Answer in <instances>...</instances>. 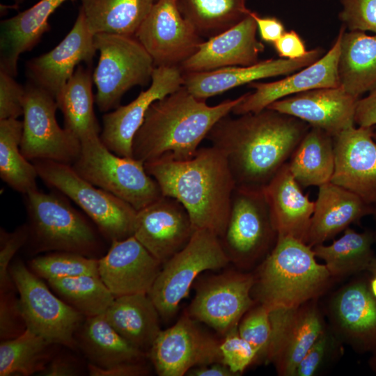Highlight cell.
<instances>
[{"label": "cell", "instance_id": "d6a6232c", "mask_svg": "<svg viewBox=\"0 0 376 376\" xmlns=\"http://www.w3.org/2000/svg\"><path fill=\"white\" fill-rule=\"evenodd\" d=\"M88 30L93 34L135 36L155 0H81Z\"/></svg>", "mask_w": 376, "mask_h": 376}, {"label": "cell", "instance_id": "8d00e7d4", "mask_svg": "<svg viewBox=\"0 0 376 376\" xmlns=\"http://www.w3.org/2000/svg\"><path fill=\"white\" fill-rule=\"evenodd\" d=\"M247 0H175L185 19L201 38H210L237 24L251 10Z\"/></svg>", "mask_w": 376, "mask_h": 376}, {"label": "cell", "instance_id": "5b68a950", "mask_svg": "<svg viewBox=\"0 0 376 376\" xmlns=\"http://www.w3.org/2000/svg\"><path fill=\"white\" fill-rule=\"evenodd\" d=\"M24 196L29 219L28 241L35 253L65 251L97 258L104 237L65 195L55 189L45 193L37 189Z\"/></svg>", "mask_w": 376, "mask_h": 376}, {"label": "cell", "instance_id": "6125c7cd", "mask_svg": "<svg viewBox=\"0 0 376 376\" xmlns=\"http://www.w3.org/2000/svg\"><path fill=\"white\" fill-rule=\"evenodd\" d=\"M373 139L376 141V125L373 126Z\"/></svg>", "mask_w": 376, "mask_h": 376}, {"label": "cell", "instance_id": "ac0fdd59", "mask_svg": "<svg viewBox=\"0 0 376 376\" xmlns=\"http://www.w3.org/2000/svg\"><path fill=\"white\" fill-rule=\"evenodd\" d=\"M94 35L88 30L79 9L65 37L51 51L28 61L29 82L46 91L56 101L81 62L90 64L96 53Z\"/></svg>", "mask_w": 376, "mask_h": 376}, {"label": "cell", "instance_id": "6da1fadb", "mask_svg": "<svg viewBox=\"0 0 376 376\" xmlns=\"http://www.w3.org/2000/svg\"><path fill=\"white\" fill-rule=\"evenodd\" d=\"M310 125L269 108L221 118L206 136L223 152L237 187L263 190L306 134Z\"/></svg>", "mask_w": 376, "mask_h": 376}, {"label": "cell", "instance_id": "7dc6e473", "mask_svg": "<svg viewBox=\"0 0 376 376\" xmlns=\"http://www.w3.org/2000/svg\"><path fill=\"white\" fill-rule=\"evenodd\" d=\"M25 86L0 70V120L17 118L24 113Z\"/></svg>", "mask_w": 376, "mask_h": 376}, {"label": "cell", "instance_id": "f907efd6", "mask_svg": "<svg viewBox=\"0 0 376 376\" xmlns=\"http://www.w3.org/2000/svg\"><path fill=\"white\" fill-rule=\"evenodd\" d=\"M87 369L91 376H143L150 373L144 361L124 363L108 368H100L88 363Z\"/></svg>", "mask_w": 376, "mask_h": 376}, {"label": "cell", "instance_id": "277c9868", "mask_svg": "<svg viewBox=\"0 0 376 376\" xmlns=\"http://www.w3.org/2000/svg\"><path fill=\"white\" fill-rule=\"evenodd\" d=\"M313 248L288 236H278L260 263L251 295L270 311L297 307L322 295L333 282L325 265L318 263Z\"/></svg>", "mask_w": 376, "mask_h": 376}, {"label": "cell", "instance_id": "603a6c76", "mask_svg": "<svg viewBox=\"0 0 376 376\" xmlns=\"http://www.w3.org/2000/svg\"><path fill=\"white\" fill-rule=\"evenodd\" d=\"M162 267L134 235L113 241L98 258L99 276L114 297L148 294Z\"/></svg>", "mask_w": 376, "mask_h": 376}, {"label": "cell", "instance_id": "7c38bea8", "mask_svg": "<svg viewBox=\"0 0 376 376\" xmlns=\"http://www.w3.org/2000/svg\"><path fill=\"white\" fill-rule=\"evenodd\" d=\"M23 107L22 155L29 161L48 159L72 165L79 155L81 142L57 123L56 100L28 81Z\"/></svg>", "mask_w": 376, "mask_h": 376}, {"label": "cell", "instance_id": "f546056e", "mask_svg": "<svg viewBox=\"0 0 376 376\" xmlns=\"http://www.w3.org/2000/svg\"><path fill=\"white\" fill-rule=\"evenodd\" d=\"M104 315L123 338L145 352L162 330L159 313L148 294L115 297Z\"/></svg>", "mask_w": 376, "mask_h": 376}, {"label": "cell", "instance_id": "ffe728a7", "mask_svg": "<svg viewBox=\"0 0 376 376\" xmlns=\"http://www.w3.org/2000/svg\"><path fill=\"white\" fill-rule=\"evenodd\" d=\"M373 127L352 126L334 136L335 166L331 182L376 204V141Z\"/></svg>", "mask_w": 376, "mask_h": 376}, {"label": "cell", "instance_id": "9a60e30c", "mask_svg": "<svg viewBox=\"0 0 376 376\" xmlns=\"http://www.w3.org/2000/svg\"><path fill=\"white\" fill-rule=\"evenodd\" d=\"M155 67H180L203 42L175 0H157L135 34Z\"/></svg>", "mask_w": 376, "mask_h": 376}, {"label": "cell", "instance_id": "d6986e66", "mask_svg": "<svg viewBox=\"0 0 376 376\" xmlns=\"http://www.w3.org/2000/svg\"><path fill=\"white\" fill-rule=\"evenodd\" d=\"M194 231L185 206L162 195L137 211L134 236L163 265L188 244Z\"/></svg>", "mask_w": 376, "mask_h": 376}, {"label": "cell", "instance_id": "d4e9b609", "mask_svg": "<svg viewBox=\"0 0 376 376\" xmlns=\"http://www.w3.org/2000/svg\"><path fill=\"white\" fill-rule=\"evenodd\" d=\"M322 49L309 50L298 59L270 58L248 66H230L206 72L182 73V86L201 100L260 79L295 72L320 58Z\"/></svg>", "mask_w": 376, "mask_h": 376}, {"label": "cell", "instance_id": "cb8c5ba5", "mask_svg": "<svg viewBox=\"0 0 376 376\" xmlns=\"http://www.w3.org/2000/svg\"><path fill=\"white\" fill-rule=\"evenodd\" d=\"M359 99L339 86L297 93L275 101L267 108L300 119L334 137L354 125Z\"/></svg>", "mask_w": 376, "mask_h": 376}, {"label": "cell", "instance_id": "ba28073f", "mask_svg": "<svg viewBox=\"0 0 376 376\" xmlns=\"http://www.w3.org/2000/svg\"><path fill=\"white\" fill-rule=\"evenodd\" d=\"M100 58L93 74L97 91L95 102L102 112L120 106L123 95L135 86L152 80V58L136 38L109 33L94 35Z\"/></svg>", "mask_w": 376, "mask_h": 376}, {"label": "cell", "instance_id": "94428289", "mask_svg": "<svg viewBox=\"0 0 376 376\" xmlns=\"http://www.w3.org/2000/svg\"><path fill=\"white\" fill-rule=\"evenodd\" d=\"M14 3L17 6L19 5L20 3H22L24 0H12Z\"/></svg>", "mask_w": 376, "mask_h": 376}, {"label": "cell", "instance_id": "8992f818", "mask_svg": "<svg viewBox=\"0 0 376 376\" xmlns=\"http://www.w3.org/2000/svg\"><path fill=\"white\" fill-rule=\"evenodd\" d=\"M38 177L76 203L110 243L134 235L137 210L82 178L71 165L48 159L31 161Z\"/></svg>", "mask_w": 376, "mask_h": 376}, {"label": "cell", "instance_id": "7402d4cb", "mask_svg": "<svg viewBox=\"0 0 376 376\" xmlns=\"http://www.w3.org/2000/svg\"><path fill=\"white\" fill-rule=\"evenodd\" d=\"M345 28L341 26L330 49L313 63L272 82L253 81L249 86L253 93H246L244 99L232 110L235 115L260 111L269 104L284 97L321 88L340 86L338 63L341 38Z\"/></svg>", "mask_w": 376, "mask_h": 376}, {"label": "cell", "instance_id": "681fc988", "mask_svg": "<svg viewBox=\"0 0 376 376\" xmlns=\"http://www.w3.org/2000/svg\"><path fill=\"white\" fill-rule=\"evenodd\" d=\"M273 44L279 56L283 58H301L308 52L306 50L304 42L294 30L285 31Z\"/></svg>", "mask_w": 376, "mask_h": 376}, {"label": "cell", "instance_id": "bcb514c9", "mask_svg": "<svg viewBox=\"0 0 376 376\" xmlns=\"http://www.w3.org/2000/svg\"><path fill=\"white\" fill-rule=\"evenodd\" d=\"M9 290L0 292V340L15 338L27 329L19 299Z\"/></svg>", "mask_w": 376, "mask_h": 376}, {"label": "cell", "instance_id": "7a4b0ae2", "mask_svg": "<svg viewBox=\"0 0 376 376\" xmlns=\"http://www.w3.org/2000/svg\"><path fill=\"white\" fill-rule=\"evenodd\" d=\"M163 196L180 201L195 230H208L219 238L226 231L236 187L224 155L217 148H199L191 158H160L144 163Z\"/></svg>", "mask_w": 376, "mask_h": 376}, {"label": "cell", "instance_id": "4fadbf2b", "mask_svg": "<svg viewBox=\"0 0 376 376\" xmlns=\"http://www.w3.org/2000/svg\"><path fill=\"white\" fill-rule=\"evenodd\" d=\"M254 274L235 270L212 275L199 283L187 313L222 336L237 328L244 315L256 304L251 290Z\"/></svg>", "mask_w": 376, "mask_h": 376}, {"label": "cell", "instance_id": "b9f144b4", "mask_svg": "<svg viewBox=\"0 0 376 376\" xmlns=\"http://www.w3.org/2000/svg\"><path fill=\"white\" fill-rule=\"evenodd\" d=\"M237 330L240 336L258 351V358H265L272 334L270 311L262 304H255L242 318Z\"/></svg>", "mask_w": 376, "mask_h": 376}, {"label": "cell", "instance_id": "9f6ffc18", "mask_svg": "<svg viewBox=\"0 0 376 376\" xmlns=\"http://www.w3.org/2000/svg\"><path fill=\"white\" fill-rule=\"evenodd\" d=\"M370 288L374 296L376 297V275H373L370 279Z\"/></svg>", "mask_w": 376, "mask_h": 376}, {"label": "cell", "instance_id": "c3c4849f", "mask_svg": "<svg viewBox=\"0 0 376 376\" xmlns=\"http://www.w3.org/2000/svg\"><path fill=\"white\" fill-rule=\"evenodd\" d=\"M331 344V337L324 329L318 337L297 367L295 376H313L324 362Z\"/></svg>", "mask_w": 376, "mask_h": 376}, {"label": "cell", "instance_id": "1f68e13d", "mask_svg": "<svg viewBox=\"0 0 376 376\" xmlns=\"http://www.w3.org/2000/svg\"><path fill=\"white\" fill-rule=\"evenodd\" d=\"M345 31L338 63L340 86L360 98L376 88V34Z\"/></svg>", "mask_w": 376, "mask_h": 376}, {"label": "cell", "instance_id": "91938a15", "mask_svg": "<svg viewBox=\"0 0 376 376\" xmlns=\"http://www.w3.org/2000/svg\"><path fill=\"white\" fill-rule=\"evenodd\" d=\"M373 206V215L374 216V218H375V224H376V204H375ZM375 233V240H376V228H375V231L374 232Z\"/></svg>", "mask_w": 376, "mask_h": 376}, {"label": "cell", "instance_id": "74e56055", "mask_svg": "<svg viewBox=\"0 0 376 376\" xmlns=\"http://www.w3.org/2000/svg\"><path fill=\"white\" fill-rule=\"evenodd\" d=\"M23 121L0 120V177L15 191L25 195L37 189L38 174L33 164L22 153Z\"/></svg>", "mask_w": 376, "mask_h": 376}, {"label": "cell", "instance_id": "4316f807", "mask_svg": "<svg viewBox=\"0 0 376 376\" xmlns=\"http://www.w3.org/2000/svg\"><path fill=\"white\" fill-rule=\"evenodd\" d=\"M373 206L359 196L331 182L319 187L306 244H324L353 223L372 214Z\"/></svg>", "mask_w": 376, "mask_h": 376}, {"label": "cell", "instance_id": "f6af8a7d", "mask_svg": "<svg viewBox=\"0 0 376 376\" xmlns=\"http://www.w3.org/2000/svg\"><path fill=\"white\" fill-rule=\"evenodd\" d=\"M339 19L348 31L376 34V0H341Z\"/></svg>", "mask_w": 376, "mask_h": 376}, {"label": "cell", "instance_id": "836d02e7", "mask_svg": "<svg viewBox=\"0 0 376 376\" xmlns=\"http://www.w3.org/2000/svg\"><path fill=\"white\" fill-rule=\"evenodd\" d=\"M288 164L301 187H319L331 182L335 166L333 136L323 130L311 127Z\"/></svg>", "mask_w": 376, "mask_h": 376}, {"label": "cell", "instance_id": "d590c367", "mask_svg": "<svg viewBox=\"0 0 376 376\" xmlns=\"http://www.w3.org/2000/svg\"><path fill=\"white\" fill-rule=\"evenodd\" d=\"M329 245L324 244L313 248L315 255L324 260L334 279L349 276L368 270L375 256L373 244L376 241L370 231L359 233L350 228Z\"/></svg>", "mask_w": 376, "mask_h": 376}, {"label": "cell", "instance_id": "44dd1931", "mask_svg": "<svg viewBox=\"0 0 376 376\" xmlns=\"http://www.w3.org/2000/svg\"><path fill=\"white\" fill-rule=\"evenodd\" d=\"M328 316L333 330L355 351L376 354V297L370 279L354 280L330 300Z\"/></svg>", "mask_w": 376, "mask_h": 376}, {"label": "cell", "instance_id": "8fae6325", "mask_svg": "<svg viewBox=\"0 0 376 376\" xmlns=\"http://www.w3.org/2000/svg\"><path fill=\"white\" fill-rule=\"evenodd\" d=\"M9 272L19 295L27 329L56 345L77 348L75 336L86 318L56 297L20 260L14 263Z\"/></svg>", "mask_w": 376, "mask_h": 376}, {"label": "cell", "instance_id": "5bb4252c", "mask_svg": "<svg viewBox=\"0 0 376 376\" xmlns=\"http://www.w3.org/2000/svg\"><path fill=\"white\" fill-rule=\"evenodd\" d=\"M148 356L159 376H183L194 367L221 363L219 340L187 312L175 324L161 330Z\"/></svg>", "mask_w": 376, "mask_h": 376}, {"label": "cell", "instance_id": "3957f363", "mask_svg": "<svg viewBox=\"0 0 376 376\" xmlns=\"http://www.w3.org/2000/svg\"><path fill=\"white\" fill-rule=\"evenodd\" d=\"M246 95L209 106L182 86L150 106L134 136L132 157L144 163L160 158H191L216 123L231 113Z\"/></svg>", "mask_w": 376, "mask_h": 376}, {"label": "cell", "instance_id": "7bdbcfd3", "mask_svg": "<svg viewBox=\"0 0 376 376\" xmlns=\"http://www.w3.org/2000/svg\"><path fill=\"white\" fill-rule=\"evenodd\" d=\"M219 341L221 363L237 375L258 358V351L242 338L237 328L233 329Z\"/></svg>", "mask_w": 376, "mask_h": 376}, {"label": "cell", "instance_id": "f5cc1de1", "mask_svg": "<svg viewBox=\"0 0 376 376\" xmlns=\"http://www.w3.org/2000/svg\"><path fill=\"white\" fill-rule=\"evenodd\" d=\"M354 123L364 127L376 125V88L368 92L366 97L358 100Z\"/></svg>", "mask_w": 376, "mask_h": 376}, {"label": "cell", "instance_id": "30bf717a", "mask_svg": "<svg viewBox=\"0 0 376 376\" xmlns=\"http://www.w3.org/2000/svg\"><path fill=\"white\" fill-rule=\"evenodd\" d=\"M278 240L263 190L235 187L224 235L220 238L230 262L249 269L262 262Z\"/></svg>", "mask_w": 376, "mask_h": 376}, {"label": "cell", "instance_id": "6f0895ef", "mask_svg": "<svg viewBox=\"0 0 376 376\" xmlns=\"http://www.w3.org/2000/svg\"><path fill=\"white\" fill-rule=\"evenodd\" d=\"M368 363L372 370L376 373V354H372Z\"/></svg>", "mask_w": 376, "mask_h": 376}, {"label": "cell", "instance_id": "ee69618b", "mask_svg": "<svg viewBox=\"0 0 376 376\" xmlns=\"http://www.w3.org/2000/svg\"><path fill=\"white\" fill-rule=\"evenodd\" d=\"M29 229L27 224L8 233L0 230V292L15 290L9 272V264L17 251L28 242Z\"/></svg>", "mask_w": 376, "mask_h": 376}, {"label": "cell", "instance_id": "60d3db41", "mask_svg": "<svg viewBox=\"0 0 376 376\" xmlns=\"http://www.w3.org/2000/svg\"><path fill=\"white\" fill-rule=\"evenodd\" d=\"M29 269L47 281L81 275H99L97 258L65 251H54L36 257L29 262Z\"/></svg>", "mask_w": 376, "mask_h": 376}, {"label": "cell", "instance_id": "e0dca14e", "mask_svg": "<svg viewBox=\"0 0 376 376\" xmlns=\"http://www.w3.org/2000/svg\"><path fill=\"white\" fill-rule=\"evenodd\" d=\"M179 67H155L149 88L126 105H120L102 116L100 135L103 144L112 152L132 157V141L150 106L156 100L178 91L182 86Z\"/></svg>", "mask_w": 376, "mask_h": 376}, {"label": "cell", "instance_id": "83f0119b", "mask_svg": "<svg viewBox=\"0 0 376 376\" xmlns=\"http://www.w3.org/2000/svg\"><path fill=\"white\" fill-rule=\"evenodd\" d=\"M278 236H288L306 244L315 201L304 194L291 173L288 162L263 189Z\"/></svg>", "mask_w": 376, "mask_h": 376}, {"label": "cell", "instance_id": "f35d334b", "mask_svg": "<svg viewBox=\"0 0 376 376\" xmlns=\"http://www.w3.org/2000/svg\"><path fill=\"white\" fill-rule=\"evenodd\" d=\"M56 345L26 329L19 336L0 343V376L39 374L53 357Z\"/></svg>", "mask_w": 376, "mask_h": 376}, {"label": "cell", "instance_id": "e575fe53", "mask_svg": "<svg viewBox=\"0 0 376 376\" xmlns=\"http://www.w3.org/2000/svg\"><path fill=\"white\" fill-rule=\"evenodd\" d=\"M92 81L91 70L78 65L56 100L64 128L80 141L100 136L102 131L94 112Z\"/></svg>", "mask_w": 376, "mask_h": 376}, {"label": "cell", "instance_id": "4dcf8cb0", "mask_svg": "<svg viewBox=\"0 0 376 376\" xmlns=\"http://www.w3.org/2000/svg\"><path fill=\"white\" fill-rule=\"evenodd\" d=\"M91 363L108 368L120 363L144 361L148 354L131 345L107 321L104 313L86 318L75 336Z\"/></svg>", "mask_w": 376, "mask_h": 376}, {"label": "cell", "instance_id": "2e32d148", "mask_svg": "<svg viewBox=\"0 0 376 376\" xmlns=\"http://www.w3.org/2000/svg\"><path fill=\"white\" fill-rule=\"evenodd\" d=\"M315 300L270 311L272 334L265 359L279 375L295 376L301 360L325 329Z\"/></svg>", "mask_w": 376, "mask_h": 376}, {"label": "cell", "instance_id": "ab89813d", "mask_svg": "<svg viewBox=\"0 0 376 376\" xmlns=\"http://www.w3.org/2000/svg\"><path fill=\"white\" fill-rule=\"evenodd\" d=\"M47 281L52 291L85 318L104 313L115 298L99 275H81Z\"/></svg>", "mask_w": 376, "mask_h": 376}, {"label": "cell", "instance_id": "db71d44e", "mask_svg": "<svg viewBox=\"0 0 376 376\" xmlns=\"http://www.w3.org/2000/svg\"><path fill=\"white\" fill-rule=\"evenodd\" d=\"M263 41L274 43L285 31L282 22L274 17H262L251 11Z\"/></svg>", "mask_w": 376, "mask_h": 376}, {"label": "cell", "instance_id": "be15d7a7", "mask_svg": "<svg viewBox=\"0 0 376 376\" xmlns=\"http://www.w3.org/2000/svg\"><path fill=\"white\" fill-rule=\"evenodd\" d=\"M156 1H157V0H155V2Z\"/></svg>", "mask_w": 376, "mask_h": 376}, {"label": "cell", "instance_id": "816d5d0a", "mask_svg": "<svg viewBox=\"0 0 376 376\" xmlns=\"http://www.w3.org/2000/svg\"><path fill=\"white\" fill-rule=\"evenodd\" d=\"M76 360L70 356H54L38 375L43 376H75L81 373Z\"/></svg>", "mask_w": 376, "mask_h": 376}, {"label": "cell", "instance_id": "484cf974", "mask_svg": "<svg viewBox=\"0 0 376 376\" xmlns=\"http://www.w3.org/2000/svg\"><path fill=\"white\" fill-rule=\"evenodd\" d=\"M256 22L249 15L224 32L203 41L198 50L179 67L182 73L206 72L259 62L265 48L258 40Z\"/></svg>", "mask_w": 376, "mask_h": 376}, {"label": "cell", "instance_id": "680465c9", "mask_svg": "<svg viewBox=\"0 0 376 376\" xmlns=\"http://www.w3.org/2000/svg\"><path fill=\"white\" fill-rule=\"evenodd\" d=\"M368 271L372 274V275H376V256L373 260L370 266L368 269Z\"/></svg>", "mask_w": 376, "mask_h": 376}, {"label": "cell", "instance_id": "9c48e42d", "mask_svg": "<svg viewBox=\"0 0 376 376\" xmlns=\"http://www.w3.org/2000/svg\"><path fill=\"white\" fill-rule=\"evenodd\" d=\"M229 263L217 235L205 229L195 230L188 244L162 265L148 294L160 317L168 320L175 314L200 274L220 269Z\"/></svg>", "mask_w": 376, "mask_h": 376}, {"label": "cell", "instance_id": "f1b7e54d", "mask_svg": "<svg viewBox=\"0 0 376 376\" xmlns=\"http://www.w3.org/2000/svg\"><path fill=\"white\" fill-rule=\"evenodd\" d=\"M76 0H40L29 8L0 23V70L17 75L19 56L31 50L47 32L49 19L63 3Z\"/></svg>", "mask_w": 376, "mask_h": 376}, {"label": "cell", "instance_id": "52a82bcc", "mask_svg": "<svg viewBox=\"0 0 376 376\" xmlns=\"http://www.w3.org/2000/svg\"><path fill=\"white\" fill-rule=\"evenodd\" d=\"M81 142L72 167L82 178L130 204L137 211L162 196L144 162L110 151L95 136Z\"/></svg>", "mask_w": 376, "mask_h": 376}, {"label": "cell", "instance_id": "11a10c76", "mask_svg": "<svg viewBox=\"0 0 376 376\" xmlns=\"http://www.w3.org/2000/svg\"><path fill=\"white\" fill-rule=\"evenodd\" d=\"M189 376H233L231 370L222 363H213L194 367L188 371Z\"/></svg>", "mask_w": 376, "mask_h": 376}]
</instances>
